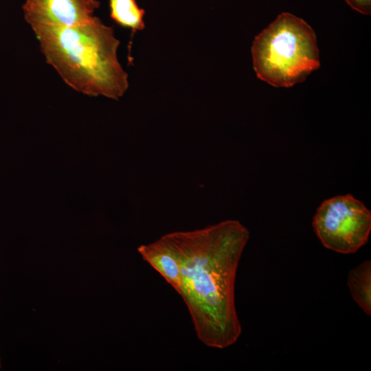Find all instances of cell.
Wrapping results in <instances>:
<instances>
[{
	"label": "cell",
	"mask_w": 371,
	"mask_h": 371,
	"mask_svg": "<svg viewBox=\"0 0 371 371\" xmlns=\"http://www.w3.org/2000/svg\"><path fill=\"white\" fill-rule=\"evenodd\" d=\"M161 238L177 262L175 290L187 306L198 339L216 349L234 344L242 333L235 282L248 229L239 221L226 220Z\"/></svg>",
	"instance_id": "1"
},
{
	"label": "cell",
	"mask_w": 371,
	"mask_h": 371,
	"mask_svg": "<svg viewBox=\"0 0 371 371\" xmlns=\"http://www.w3.org/2000/svg\"><path fill=\"white\" fill-rule=\"evenodd\" d=\"M31 28L47 63L69 87L89 96L113 100L124 94L128 81L117 56L120 42L99 18L71 27Z\"/></svg>",
	"instance_id": "2"
},
{
	"label": "cell",
	"mask_w": 371,
	"mask_h": 371,
	"mask_svg": "<svg viewBox=\"0 0 371 371\" xmlns=\"http://www.w3.org/2000/svg\"><path fill=\"white\" fill-rule=\"evenodd\" d=\"M251 54L258 78L275 87L302 82L320 67L314 30L289 12L279 14L256 36Z\"/></svg>",
	"instance_id": "3"
},
{
	"label": "cell",
	"mask_w": 371,
	"mask_h": 371,
	"mask_svg": "<svg viewBox=\"0 0 371 371\" xmlns=\"http://www.w3.org/2000/svg\"><path fill=\"white\" fill-rule=\"evenodd\" d=\"M313 227L327 249L345 254L355 253L368 240L371 212L351 194L334 196L317 208Z\"/></svg>",
	"instance_id": "4"
},
{
	"label": "cell",
	"mask_w": 371,
	"mask_h": 371,
	"mask_svg": "<svg viewBox=\"0 0 371 371\" xmlns=\"http://www.w3.org/2000/svg\"><path fill=\"white\" fill-rule=\"evenodd\" d=\"M98 0H25V21L37 25L71 27L91 21L99 8Z\"/></svg>",
	"instance_id": "5"
},
{
	"label": "cell",
	"mask_w": 371,
	"mask_h": 371,
	"mask_svg": "<svg viewBox=\"0 0 371 371\" xmlns=\"http://www.w3.org/2000/svg\"><path fill=\"white\" fill-rule=\"evenodd\" d=\"M348 285L353 300L368 315H371V262L365 260L350 270Z\"/></svg>",
	"instance_id": "6"
},
{
	"label": "cell",
	"mask_w": 371,
	"mask_h": 371,
	"mask_svg": "<svg viewBox=\"0 0 371 371\" xmlns=\"http://www.w3.org/2000/svg\"><path fill=\"white\" fill-rule=\"evenodd\" d=\"M111 19L121 27L131 29L132 35L145 27V11L135 0H109Z\"/></svg>",
	"instance_id": "7"
},
{
	"label": "cell",
	"mask_w": 371,
	"mask_h": 371,
	"mask_svg": "<svg viewBox=\"0 0 371 371\" xmlns=\"http://www.w3.org/2000/svg\"><path fill=\"white\" fill-rule=\"evenodd\" d=\"M352 9L363 14H370L371 0H344Z\"/></svg>",
	"instance_id": "8"
},
{
	"label": "cell",
	"mask_w": 371,
	"mask_h": 371,
	"mask_svg": "<svg viewBox=\"0 0 371 371\" xmlns=\"http://www.w3.org/2000/svg\"><path fill=\"white\" fill-rule=\"evenodd\" d=\"M0 368H1V359H0Z\"/></svg>",
	"instance_id": "9"
}]
</instances>
